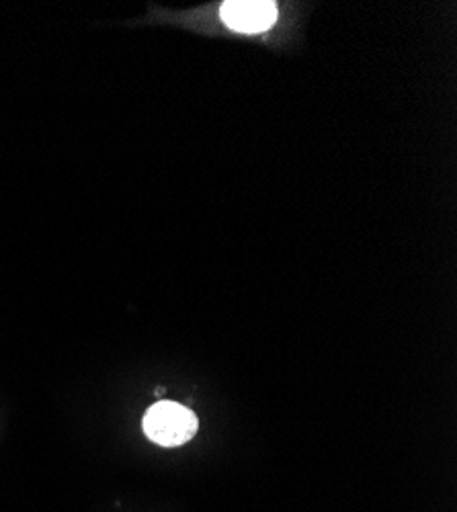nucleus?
<instances>
[{
	"mask_svg": "<svg viewBox=\"0 0 457 512\" xmlns=\"http://www.w3.org/2000/svg\"><path fill=\"white\" fill-rule=\"evenodd\" d=\"M199 429L197 416L175 402H158L144 416V433L162 447H179L195 437Z\"/></svg>",
	"mask_w": 457,
	"mask_h": 512,
	"instance_id": "1",
	"label": "nucleus"
},
{
	"mask_svg": "<svg viewBox=\"0 0 457 512\" xmlns=\"http://www.w3.org/2000/svg\"><path fill=\"white\" fill-rule=\"evenodd\" d=\"M222 21L240 33H261L277 19L275 3L265 0H232L222 5Z\"/></svg>",
	"mask_w": 457,
	"mask_h": 512,
	"instance_id": "2",
	"label": "nucleus"
}]
</instances>
